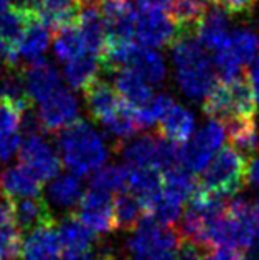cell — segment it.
Listing matches in <instances>:
<instances>
[{"instance_id": "5b68a950", "label": "cell", "mask_w": 259, "mask_h": 260, "mask_svg": "<svg viewBox=\"0 0 259 260\" xmlns=\"http://www.w3.org/2000/svg\"><path fill=\"white\" fill-rule=\"evenodd\" d=\"M224 140V127L221 122L210 119L188 142L180 145V167L190 173H200L220 150Z\"/></svg>"}, {"instance_id": "30bf717a", "label": "cell", "mask_w": 259, "mask_h": 260, "mask_svg": "<svg viewBox=\"0 0 259 260\" xmlns=\"http://www.w3.org/2000/svg\"><path fill=\"white\" fill-rule=\"evenodd\" d=\"M22 78L26 95L32 104L33 102L42 104L63 87L56 66L48 63L46 59L22 68Z\"/></svg>"}, {"instance_id": "836d02e7", "label": "cell", "mask_w": 259, "mask_h": 260, "mask_svg": "<svg viewBox=\"0 0 259 260\" xmlns=\"http://www.w3.org/2000/svg\"><path fill=\"white\" fill-rule=\"evenodd\" d=\"M205 260H249L246 258L240 250L233 249H215L208 252L205 255Z\"/></svg>"}, {"instance_id": "d4e9b609", "label": "cell", "mask_w": 259, "mask_h": 260, "mask_svg": "<svg viewBox=\"0 0 259 260\" xmlns=\"http://www.w3.org/2000/svg\"><path fill=\"white\" fill-rule=\"evenodd\" d=\"M127 189L139 198L140 203L151 200L162 191V172L149 167H126Z\"/></svg>"}, {"instance_id": "52a82bcc", "label": "cell", "mask_w": 259, "mask_h": 260, "mask_svg": "<svg viewBox=\"0 0 259 260\" xmlns=\"http://www.w3.org/2000/svg\"><path fill=\"white\" fill-rule=\"evenodd\" d=\"M96 7L106 26V42H134L137 9L132 0H101Z\"/></svg>"}, {"instance_id": "4316f807", "label": "cell", "mask_w": 259, "mask_h": 260, "mask_svg": "<svg viewBox=\"0 0 259 260\" xmlns=\"http://www.w3.org/2000/svg\"><path fill=\"white\" fill-rule=\"evenodd\" d=\"M146 217L144 208L137 196L131 191H121L114 200V219L118 231L132 232Z\"/></svg>"}, {"instance_id": "e0dca14e", "label": "cell", "mask_w": 259, "mask_h": 260, "mask_svg": "<svg viewBox=\"0 0 259 260\" xmlns=\"http://www.w3.org/2000/svg\"><path fill=\"white\" fill-rule=\"evenodd\" d=\"M114 87L122 101L131 106L134 111L146 107L155 98L151 84L131 68H124V70L114 73Z\"/></svg>"}, {"instance_id": "5bb4252c", "label": "cell", "mask_w": 259, "mask_h": 260, "mask_svg": "<svg viewBox=\"0 0 259 260\" xmlns=\"http://www.w3.org/2000/svg\"><path fill=\"white\" fill-rule=\"evenodd\" d=\"M42 188L43 181L23 163H17L0 173V189L7 200L38 198L42 196Z\"/></svg>"}, {"instance_id": "4fadbf2b", "label": "cell", "mask_w": 259, "mask_h": 260, "mask_svg": "<svg viewBox=\"0 0 259 260\" xmlns=\"http://www.w3.org/2000/svg\"><path fill=\"white\" fill-rule=\"evenodd\" d=\"M61 250L58 228L48 224L26 232L18 260H60Z\"/></svg>"}, {"instance_id": "f546056e", "label": "cell", "mask_w": 259, "mask_h": 260, "mask_svg": "<svg viewBox=\"0 0 259 260\" xmlns=\"http://www.w3.org/2000/svg\"><path fill=\"white\" fill-rule=\"evenodd\" d=\"M53 53L61 64H68L71 61L86 56V54H91L88 53L86 45L83 38H81V33L78 31L76 25L56 31V37H54L53 42Z\"/></svg>"}, {"instance_id": "7c38bea8", "label": "cell", "mask_w": 259, "mask_h": 260, "mask_svg": "<svg viewBox=\"0 0 259 260\" xmlns=\"http://www.w3.org/2000/svg\"><path fill=\"white\" fill-rule=\"evenodd\" d=\"M157 127H159L160 137L182 145L192 139L195 130V117L187 107L180 106L172 98H167L160 117L157 120Z\"/></svg>"}, {"instance_id": "3957f363", "label": "cell", "mask_w": 259, "mask_h": 260, "mask_svg": "<svg viewBox=\"0 0 259 260\" xmlns=\"http://www.w3.org/2000/svg\"><path fill=\"white\" fill-rule=\"evenodd\" d=\"M249 158L233 147H223L216 152L200 175L198 186L216 194H236L248 184Z\"/></svg>"}, {"instance_id": "60d3db41", "label": "cell", "mask_w": 259, "mask_h": 260, "mask_svg": "<svg viewBox=\"0 0 259 260\" xmlns=\"http://www.w3.org/2000/svg\"><path fill=\"white\" fill-rule=\"evenodd\" d=\"M99 260H118L112 254H101L99 255Z\"/></svg>"}, {"instance_id": "cb8c5ba5", "label": "cell", "mask_w": 259, "mask_h": 260, "mask_svg": "<svg viewBox=\"0 0 259 260\" xmlns=\"http://www.w3.org/2000/svg\"><path fill=\"white\" fill-rule=\"evenodd\" d=\"M127 68L139 73L149 84H155V86L162 84L167 76L165 61H163L162 54L147 46L135 48Z\"/></svg>"}, {"instance_id": "1f68e13d", "label": "cell", "mask_w": 259, "mask_h": 260, "mask_svg": "<svg viewBox=\"0 0 259 260\" xmlns=\"http://www.w3.org/2000/svg\"><path fill=\"white\" fill-rule=\"evenodd\" d=\"M211 2L228 15H249L256 9L259 0H211Z\"/></svg>"}, {"instance_id": "d6a6232c", "label": "cell", "mask_w": 259, "mask_h": 260, "mask_svg": "<svg viewBox=\"0 0 259 260\" xmlns=\"http://www.w3.org/2000/svg\"><path fill=\"white\" fill-rule=\"evenodd\" d=\"M205 252L200 244L193 242L192 239L182 237L177 247V260H205Z\"/></svg>"}, {"instance_id": "603a6c76", "label": "cell", "mask_w": 259, "mask_h": 260, "mask_svg": "<svg viewBox=\"0 0 259 260\" xmlns=\"http://www.w3.org/2000/svg\"><path fill=\"white\" fill-rule=\"evenodd\" d=\"M210 0H174L172 7V17L174 22L179 28L180 35H195L198 30L200 23L208 13Z\"/></svg>"}, {"instance_id": "9c48e42d", "label": "cell", "mask_w": 259, "mask_h": 260, "mask_svg": "<svg viewBox=\"0 0 259 260\" xmlns=\"http://www.w3.org/2000/svg\"><path fill=\"white\" fill-rule=\"evenodd\" d=\"M74 214L96 236L111 234L118 231L114 219V201L111 194L90 189L79 201Z\"/></svg>"}, {"instance_id": "8992f818", "label": "cell", "mask_w": 259, "mask_h": 260, "mask_svg": "<svg viewBox=\"0 0 259 260\" xmlns=\"http://www.w3.org/2000/svg\"><path fill=\"white\" fill-rule=\"evenodd\" d=\"M35 117L43 132L60 134L79 120V102L70 89L61 87L50 99L38 104Z\"/></svg>"}, {"instance_id": "f1b7e54d", "label": "cell", "mask_w": 259, "mask_h": 260, "mask_svg": "<svg viewBox=\"0 0 259 260\" xmlns=\"http://www.w3.org/2000/svg\"><path fill=\"white\" fill-rule=\"evenodd\" d=\"M228 139L231 147L246 156L259 152V134L254 119H235L228 122Z\"/></svg>"}, {"instance_id": "8d00e7d4", "label": "cell", "mask_w": 259, "mask_h": 260, "mask_svg": "<svg viewBox=\"0 0 259 260\" xmlns=\"http://www.w3.org/2000/svg\"><path fill=\"white\" fill-rule=\"evenodd\" d=\"M129 260H177V250H157L149 254L132 255Z\"/></svg>"}, {"instance_id": "2e32d148", "label": "cell", "mask_w": 259, "mask_h": 260, "mask_svg": "<svg viewBox=\"0 0 259 260\" xmlns=\"http://www.w3.org/2000/svg\"><path fill=\"white\" fill-rule=\"evenodd\" d=\"M229 35L231 33L228 13L218 9V7L208 10L203 22L198 26V30H196V40H198L203 50L207 53H211V56L218 51H221L228 45Z\"/></svg>"}, {"instance_id": "ffe728a7", "label": "cell", "mask_w": 259, "mask_h": 260, "mask_svg": "<svg viewBox=\"0 0 259 260\" xmlns=\"http://www.w3.org/2000/svg\"><path fill=\"white\" fill-rule=\"evenodd\" d=\"M58 236L61 247L66 254L91 252L94 242H96V234L88 229L74 213L63 216L58 224Z\"/></svg>"}, {"instance_id": "ba28073f", "label": "cell", "mask_w": 259, "mask_h": 260, "mask_svg": "<svg viewBox=\"0 0 259 260\" xmlns=\"http://www.w3.org/2000/svg\"><path fill=\"white\" fill-rule=\"evenodd\" d=\"M134 38L147 48H162L179 38V28L174 18L165 12L137 10Z\"/></svg>"}, {"instance_id": "6da1fadb", "label": "cell", "mask_w": 259, "mask_h": 260, "mask_svg": "<svg viewBox=\"0 0 259 260\" xmlns=\"http://www.w3.org/2000/svg\"><path fill=\"white\" fill-rule=\"evenodd\" d=\"M172 63L180 91L188 99H205L218 83L215 66L195 35H180L175 40Z\"/></svg>"}, {"instance_id": "9a60e30c", "label": "cell", "mask_w": 259, "mask_h": 260, "mask_svg": "<svg viewBox=\"0 0 259 260\" xmlns=\"http://www.w3.org/2000/svg\"><path fill=\"white\" fill-rule=\"evenodd\" d=\"M83 92L88 112H90L91 119L98 122V124H103L104 120L112 117L124 104V101H122L119 92L116 91V87L103 79H96Z\"/></svg>"}, {"instance_id": "e575fe53", "label": "cell", "mask_w": 259, "mask_h": 260, "mask_svg": "<svg viewBox=\"0 0 259 260\" xmlns=\"http://www.w3.org/2000/svg\"><path fill=\"white\" fill-rule=\"evenodd\" d=\"M246 79L248 83L253 87V92H254V98L257 102V107H259V56L256 59H253L251 63L248 64V74H246Z\"/></svg>"}, {"instance_id": "44dd1931", "label": "cell", "mask_w": 259, "mask_h": 260, "mask_svg": "<svg viewBox=\"0 0 259 260\" xmlns=\"http://www.w3.org/2000/svg\"><path fill=\"white\" fill-rule=\"evenodd\" d=\"M23 232L13 214L12 201L0 200V260H18L23 244Z\"/></svg>"}, {"instance_id": "ab89813d", "label": "cell", "mask_w": 259, "mask_h": 260, "mask_svg": "<svg viewBox=\"0 0 259 260\" xmlns=\"http://www.w3.org/2000/svg\"><path fill=\"white\" fill-rule=\"evenodd\" d=\"M0 4H4V5H22L20 0H0Z\"/></svg>"}, {"instance_id": "f35d334b", "label": "cell", "mask_w": 259, "mask_h": 260, "mask_svg": "<svg viewBox=\"0 0 259 260\" xmlns=\"http://www.w3.org/2000/svg\"><path fill=\"white\" fill-rule=\"evenodd\" d=\"M63 260H99V255L93 252H83V254H66Z\"/></svg>"}, {"instance_id": "74e56055", "label": "cell", "mask_w": 259, "mask_h": 260, "mask_svg": "<svg viewBox=\"0 0 259 260\" xmlns=\"http://www.w3.org/2000/svg\"><path fill=\"white\" fill-rule=\"evenodd\" d=\"M248 183L259 193V152L249 158L248 163ZM259 200V198H257Z\"/></svg>"}, {"instance_id": "b9f144b4", "label": "cell", "mask_w": 259, "mask_h": 260, "mask_svg": "<svg viewBox=\"0 0 259 260\" xmlns=\"http://www.w3.org/2000/svg\"><path fill=\"white\" fill-rule=\"evenodd\" d=\"M81 2H83L84 7H88V5H98L101 0H81Z\"/></svg>"}, {"instance_id": "277c9868", "label": "cell", "mask_w": 259, "mask_h": 260, "mask_svg": "<svg viewBox=\"0 0 259 260\" xmlns=\"http://www.w3.org/2000/svg\"><path fill=\"white\" fill-rule=\"evenodd\" d=\"M18 158L20 163L30 168L43 183L56 178L61 168V156L56 153L51 142L45 139L43 130L38 125L23 130Z\"/></svg>"}, {"instance_id": "484cf974", "label": "cell", "mask_w": 259, "mask_h": 260, "mask_svg": "<svg viewBox=\"0 0 259 260\" xmlns=\"http://www.w3.org/2000/svg\"><path fill=\"white\" fill-rule=\"evenodd\" d=\"M101 61L94 54H86L76 61L63 64V76L71 89L74 91H84L88 86H91L94 81L99 79Z\"/></svg>"}, {"instance_id": "ac0fdd59", "label": "cell", "mask_w": 259, "mask_h": 260, "mask_svg": "<svg viewBox=\"0 0 259 260\" xmlns=\"http://www.w3.org/2000/svg\"><path fill=\"white\" fill-rule=\"evenodd\" d=\"M15 221L22 232H30L37 228L54 222V214L51 206L43 196L38 198H23V200H10Z\"/></svg>"}, {"instance_id": "4dcf8cb0", "label": "cell", "mask_w": 259, "mask_h": 260, "mask_svg": "<svg viewBox=\"0 0 259 260\" xmlns=\"http://www.w3.org/2000/svg\"><path fill=\"white\" fill-rule=\"evenodd\" d=\"M127 188V170L126 167L107 165L101 167L91 175L90 189L101 191V193L112 194L121 193Z\"/></svg>"}, {"instance_id": "d6986e66", "label": "cell", "mask_w": 259, "mask_h": 260, "mask_svg": "<svg viewBox=\"0 0 259 260\" xmlns=\"http://www.w3.org/2000/svg\"><path fill=\"white\" fill-rule=\"evenodd\" d=\"M83 196V183H81L79 176L73 173L53 178L46 188V201L50 203V206L68 211V214L74 213L73 209L78 208Z\"/></svg>"}, {"instance_id": "8fae6325", "label": "cell", "mask_w": 259, "mask_h": 260, "mask_svg": "<svg viewBox=\"0 0 259 260\" xmlns=\"http://www.w3.org/2000/svg\"><path fill=\"white\" fill-rule=\"evenodd\" d=\"M51 30L45 25V22L37 13L35 9H32V15L26 23L20 43L17 48V66L25 68L28 64L38 63L45 59V53L48 50L51 42Z\"/></svg>"}, {"instance_id": "7a4b0ae2", "label": "cell", "mask_w": 259, "mask_h": 260, "mask_svg": "<svg viewBox=\"0 0 259 260\" xmlns=\"http://www.w3.org/2000/svg\"><path fill=\"white\" fill-rule=\"evenodd\" d=\"M56 135L61 161L73 175L84 176L103 167L107 158L106 143L86 120L79 119Z\"/></svg>"}, {"instance_id": "7402d4cb", "label": "cell", "mask_w": 259, "mask_h": 260, "mask_svg": "<svg viewBox=\"0 0 259 260\" xmlns=\"http://www.w3.org/2000/svg\"><path fill=\"white\" fill-rule=\"evenodd\" d=\"M76 28L81 33V38L86 45L88 53L94 56H101L104 46H106V26L101 18V13L96 5L83 7L79 20L76 23Z\"/></svg>"}, {"instance_id": "d590c367", "label": "cell", "mask_w": 259, "mask_h": 260, "mask_svg": "<svg viewBox=\"0 0 259 260\" xmlns=\"http://www.w3.org/2000/svg\"><path fill=\"white\" fill-rule=\"evenodd\" d=\"M135 7H139V10H157V12H165L174 4V0H132Z\"/></svg>"}, {"instance_id": "83f0119b", "label": "cell", "mask_w": 259, "mask_h": 260, "mask_svg": "<svg viewBox=\"0 0 259 260\" xmlns=\"http://www.w3.org/2000/svg\"><path fill=\"white\" fill-rule=\"evenodd\" d=\"M198 188V181L183 167H175L162 173V191L177 203L183 204Z\"/></svg>"}]
</instances>
